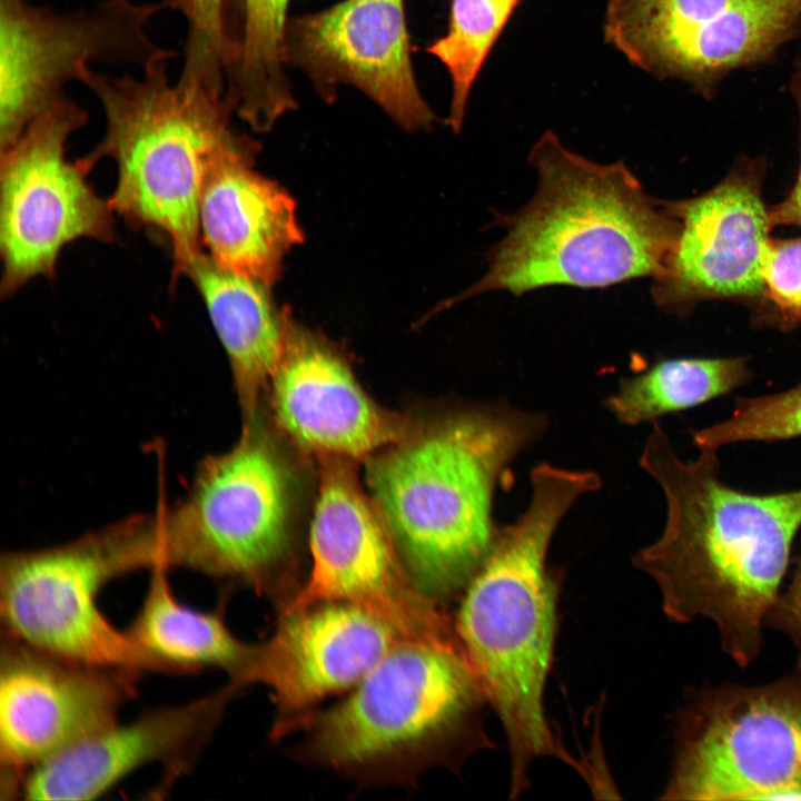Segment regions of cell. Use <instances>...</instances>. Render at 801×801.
<instances>
[{"label":"cell","mask_w":801,"mask_h":801,"mask_svg":"<svg viewBox=\"0 0 801 801\" xmlns=\"http://www.w3.org/2000/svg\"><path fill=\"white\" fill-rule=\"evenodd\" d=\"M171 58L150 62L140 76L89 66L78 81L95 95L106 120L102 139L83 158L92 168L103 158L115 161L109 200L116 214L168 243L178 280L204 254L199 204L209 170L257 141L234 128L237 103L227 88L184 71L171 80Z\"/></svg>","instance_id":"obj_5"},{"label":"cell","mask_w":801,"mask_h":801,"mask_svg":"<svg viewBox=\"0 0 801 801\" xmlns=\"http://www.w3.org/2000/svg\"><path fill=\"white\" fill-rule=\"evenodd\" d=\"M162 566L157 512L0 561L1 635L85 664L141 675L152 668L98 606L111 580Z\"/></svg>","instance_id":"obj_8"},{"label":"cell","mask_w":801,"mask_h":801,"mask_svg":"<svg viewBox=\"0 0 801 801\" xmlns=\"http://www.w3.org/2000/svg\"><path fill=\"white\" fill-rule=\"evenodd\" d=\"M683 461L652 423L640 465L666 502L661 536L633 556L657 584L669 619L712 620L741 668L756 659L801 528V488L756 494L725 484L715 451Z\"/></svg>","instance_id":"obj_1"},{"label":"cell","mask_w":801,"mask_h":801,"mask_svg":"<svg viewBox=\"0 0 801 801\" xmlns=\"http://www.w3.org/2000/svg\"><path fill=\"white\" fill-rule=\"evenodd\" d=\"M675 741L662 799L801 800V653L771 683L698 692Z\"/></svg>","instance_id":"obj_9"},{"label":"cell","mask_w":801,"mask_h":801,"mask_svg":"<svg viewBox=\"0 0 801 801\" xmlns=\"http://www.w3.org/2000/svg\"><path fill=\"white\" fill-rule=\"evenodd\" d=\"M402 641L388 623L346 602L283 613L275 633L256 644L241 685L273 689L276 741L304 729L323 699L357 685Z\"/></svg>","instance_id":"obj_18"},{"label":"cell","mask_w":801,"mask_h":801,"mask_svg":"<svg viewBox=\"0 0 801 801\" xmlns=\"http://www.w3.org/2000/svg\"><path fill=\"white\" fill-rule=\"evenodd\" d=\"M87 120L63 96L0 150L2 298L34 278H52L67 245L116 240V211L89 182L92 167L83 157L67 158L69 139Z\"/></svg>","instance_id":"obj_10"},{"label":"cell","mask_w":801,"mask_h":801,"mask_svg":"<svg viewBox=\"0 0 801 801\" xmlns=\"http://www.w3.org/2000/svg\"><path fill=\"white\" fill-rule=\"evenodd\" d=\"M522 0H451L446 33L427 47L451 78L447 123L458 134L467 101L487 56Z\"/></svg>","instance_id":"obj_24"},{"label":"cell","mask_w":801,"mask_h":801,"mask_svg":"<svg viewBox=\"0 0 801 801\" xmlns=\"http://www.w3.org/2000/svg\"><path fill=\"white\" fill-rule=\"evenodd\" d=\"M169 0H102L56 12L28 0H0V150L63 97L90 62H129L141 69L176 53L157 46L147 26Z\"/></svg>","instance_id":"obj_13"},{"label":"cell","mask_w":801,"mask_h":801,"mask_svg":"<svg viewBox=\"0 0 801 801\" xmlns=\"http://www.w3.org/2000/svg\"><path fill=\"white\" fill-rule=\"evenodd\" d=\"M319 482L309 532L313 567L279 614L326 602L357 605L406 641L455 643L444 605L423 594L357 476L355 461L317 456Z\"/></svg>","instance_id":"obj_11"},{"label":"cell","mask_w":801,"mask_h":801,"mask_svg":"<svg viewBox=\"0 0 801 801\" xmlns=\"http://www.w3.org/2000/svg\"><path fill=\"white\" fill-rule=\"evenodd\" d=\"M167 571L164 566L151 570L142 606L126 633L148 659L152 672L190 674L217 668L241 689L256 644L236 637L220 611L200 612L180 603Z\"/></svg>","instance_id":"obj_22"},{"label":"cell","mask_w":801,"mask_h":801,"mask_svg":"<svg viewBox=\"0 0 801 801\" xmlns=\"http://www.w3.org/2000/svg\"><path fill=\"white\" fill-rule=\"evenodd\" d=\"M139 676L1 635V792H22L30 771L117 724Z\"/></svg>","instance_id":"obj_14"},{"label":"cell","mask_w":801,"mask_h":801,"mask_svg":"<svg viewBox=\"0 0 801 801\" xmlns=\"http://www.w3.org/2000/svg\"><path fill=\"white\" fill-rule=\"evenodd\" d=\"M258 151V142L231 151L209 170L199 233L204 253L217 265L270 287L303 233L290 195L254 169Z\"/></svg>","instance_id":"obj_20"},{"label":"cell","mask_w":801,"mask_h":801,"mask_svg":"<svg viewBox=\"0 0 801 801\" xmlns=\"http://www.w3.org/2000/svg\"><path fill=\"white\" fill-rule=\"evenodd\" d=\"M801 437V380L770 395L736 397L726 419L691 431L693 445L715 451L741 442H779Z\"/></svg>","instance_id":"obj_25"},{"label":"cell","mask_w":801,"mask_h":801,"mask_svg":"<svg viewBox=\"0 0 801 801\" xmlns=\"http://www.w3.org/2000/svg\"><path fill=\"white\" fill-rule=\"evenodd\" d=\"M546 417L506 402L477 403L422 422L366 459L369 495L418 590L444 605L481 567L496 537V488Z\"/></svg>","instance_id":"obj_3"},{"label":"cell","mask_w":801,"mask_h":801,"mask_svg":"<svg viewBox=\"0 0 801 801\" xmlns=\"http://www.w3.org/2000/svg\"><path fill=\"white\" fill-rule=\"evenodd\" d=\"M530 483L527 507L513 523L498 527L454 620L485 699L506 732L512 798L527 789L528 768L536 758L556 756L586 774L554 736L543 706L561 582L546 557L566 513L602 482L592 471L542 463L531 471Z\"/></svg>","instance_id":"obj_2"},{"label":"cell","mask_w":801,"mask_h":801,"mask_svg":"<svg viewBox=\"0 0 801 801\" xmlns=\"http://www.w3.org/2000/svg\"><path fill=\"white\" fill-rule=\"evenodd\" d=\"M275 424L298 448L353 461L413 435L421 426L374 402L346 356L285 313L280 358L268 386Z\"/></svg>","instance_id":"obj_17"},{"label":"cell","mask_w":801,"mask_h":801,"mask_svg":"<svg viewBox=\"0 0 801 801\" xmlns=\"http://www.w3.org/2000/svg\"><path fill=\"white\" fill-rule=\"evenodd\" d=\"M765 160L741 158L702 195L666 201L680 233L652 299L666 313L686 316L701 303L725 300L753 312L763 290L770 231L762 196Z\"/></svg>","instance_id":"obj_15"},{"label":"cell","mask_w":801,"mask_h":801,"mask_svg":"<svg viewBox=\"0 0 801 801\" xmlns=\"http://www.w3.org/2000/svg\"><path fill=\"white\" fill-rule=\"evenodd\" d=\"M746 357H676L622 378L605 400L624 425L656 422L732 393L752 378Z\"/></svg>","instance_id":"obj_23"},{"label":"cell","mask_w":801,"mask_h":801,"mask_svg":"<svg viewBox=\"0 0 801 801\" xmlns=\"http://www.w3.org/2000/svg\"><path fill=\"white\" fill-rule=\"evenodd\" d=\"M763 296L751 312L755 328H801V236L771 238L763 263Z\"/></svg>","instance_id":"obj_26"},{"label":"cell","mask_w":801,"mask_h":801,"mask_svg":"<svg viewBox=\"0 0 801 801\" xmlns=\"http://www.w3.org/2000/svg\"><path fill=\"white\" fill-rule=\"evenodd\" d=\"M528 161L536 191L520 210L497 219L505 235L490 250L487 271L435 310L493 290L603 288L662 273L680 221L624 161L594 162L552 130L536 140Z\"/></svg>","instance_id":"obj_4"},{"label":"cell","mask_w":801,"mask_h":801,"mask_svg":"<svg viewBox=\"0 0 801 801\" xmlns=\"http://www.w3.org/2000/svg\"><path fill=\"white\" fill-rule=\"evenodd\" d=\"M226 353L243 423L260 411L281 355L285 313L269 286L217 265L205 253L189 269Z\"/></svg>","instance_id":"obj_21"},{"label":"cell","mask_w":801,"mask_h":801,"mask_svg":"<svg viewBox=\"0 0 801 801\" xmlns=\"http://www.w3.org/2000/svg\"><path fill=\"white\" fill-rule=\"evenodd\" d=\"M790 89L799 115V168L795 181L788 195L779 204L769 206V218L773 227L783 225L801 228V65H798L792 75Z\"/></svg>","instance_id":"obj_28"},{"label":"cell","mask_w":801,"mask_h":801,"mask_svg":"<svg viewBox=\"0 0 801 801\" xmlns=\"http://www.w3.org/2000/svg\"><path fill=\"white\" fill-rule=\"evenodd\" d=\"M485 701L459 642L402 641L344 701L313 714L293 755L365 785L411 787L491 745Z\"/></svg>","instance_id":"obj_6"},{"label":"cell","mask_w":801,"mask_h":801,"mask_svg":"<svg viewBox=\"0 0 801 801\" xmlns=\"http://www.w3.org/2000/svg\"><path fill=\"white\" fill-rule=\"evenodd\" d=\"M259 412L234 446L204 458L186 495L160 506L166 565L247 586L280 611L299 589L294 568L297 469Z\"/></svg>","instance_id":"obj_7"},{"label":"cell","mask_w":801,"mask_h":801,"mask_svg":"<svg viewBox=\"0 0 801 801\" xmlns=\"http://www.w3.org/2000/svg\"><path fill=\"white\" fill-rule=\"evenodd\" d=\"M603 30L632 66L712 99L801 36V0H609Z\"/></svg>","instance_id":"obj_12"},{"label":"cell","mask_w":801,"mask_h":801,"mask_svg":"<svg viewBox=\"0 0 801 801\" xmlns=\"http://www.w3.org/2000/svg\"><path fill=\"white\" fill-rule=\"evenodd\" d=\"M239 688L228 682L190 702L164 706L61 752L30 771L28 800H91L148 764L164 768L166 783L196 764Z\"/></svg>","instance_id":"obj_19"},{"label":"cell","mask_w":801,"mask_h":801,"mask_svg":"<svg viewBox=\"0 0 801 801\" xmlns=\"http://www.w3.org/2000/svg\"><path fill=\"white\" fill-rule=\"evenodd\" d=\"M765 626L787 635L801 653V555L794 560L789 585L769 609Z\"/></svg>","instance_id":"obj_27"},{"label":"cell","mask_w":801,"mask_h":801,"mask_svg":"<svg viewBox=\"0 0 801 801\" xmlns=\"http://www.w3.org/2000/svg\"><path fill=\"white\" fill-rule=\"evenodd\" d=\"M284 53L327 102L349 86L407 132L437 119L414 75L405 0H340L288 17Z\"/></svg>","instance_id":"obj_16"}]
</instances>
